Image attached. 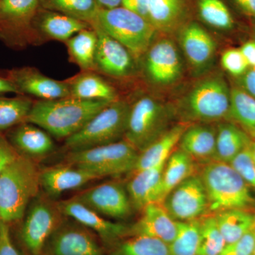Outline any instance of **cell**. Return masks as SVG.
Listing matches in <instances>:
<instances>
[{
	"label": "cell",
	"instance_id": "cell-1",
	"mask_svg": "<svg viewBox=\"0 0 255 255\" xmlns=\"http://www.w3.org/2000/svg\"><path fill=\"white\" fill-rule=\"evenodd\" d=\"M111 102L69 97L33 103L26 123L44 129L58 138L76 133Z\"/></svg>",
	"mask_w": 255,
	"mask_h": 255
},
{
	"label": "cell",
	"instance_id": "cell-2",
	"mask_svg": "<svg viewBox=\"0 0 255 255\" xmlns=\"http://www.w3.org/2000/svg\"><path fill=\"white\" fill-rule=\"evenodd\" d=\"M40 172L31 160L17 156L0 174V215L3 222L22 218L28 204L38 195Z\"/></svg>",
	"mask_w": 255,
	"mask_h": 255
},
{
	"label": "cell",
	"instance_id": "cell-3",
	"mask_svg": "<svg viewBox=\"0 0 255 255\" xmlns=\"http://www.w3.org/2000/svg\"><path fill=\"white\" fill-rule=\"evenodd\" d=\"M200 177L207 194L210 212L247 209L255 205L249 185L229 164L209 161L201 170Z\"/></svg>",
	"mask_w": 255,
	"mask_h": 255
},
{
	"label": "cell",
	"instance_id": "cell-4",
	"mask_svg": "<svg viewBox=\"0 0 255 255\" xmlns=\"http://www.w3.org/2000/svg\"><path fill=\"white\" fill-rule=\"evenodd\" d=\"M91 24L97 25L122 43L135 59L145 54L157 31L145 18L122 6L100 9Z\"/></svg>",
	"mask_w": 255,
	"mask_h": 255
},
{
	"label": "cell",
	"instance_id": "cell-5",
	"mask_svg": "<svg viewBox=\"0 0 255 255\" xmlns=\"http://www.w3.org/2000/svg\"><path fill=\"white\" fill-rule=\"evenodd\" d=\"M130 106L116 100L96 114L82 129L65 139L70 152L119 141L125 136Z\"/></svg>",
	"mask_w": 255,
	"mask_h": 255
},
{
	"label": "cell",
	"instance_id": "cell-6",
	"mask_svg": "<svg viewBox=\"0 0 255 255\" xmlns=\"http://www.w3.org/2000/svg\"><path fill=\"white\" fill-rule=\"evenodd\" d=\"M231 90L223 78L212 76L201 80L184 97L181 115L201 123L219 122L229 117Z\"/></svg>",
	"mask_w": 255,
	"mask_h": 255
},
{
	"label": "cell",
	"instance_id": "cell-7",
	"mask_svg": "<svg viewBox=\"0 0 255 255\" xmlns=\"http://www.w3.org/2000/svg\"><path fill=\"white\" fill-rule=\"evenodd\" d=\"M139 152L127 140L70 152L67 163L93 172L100 178L132 172Z\"/></svg>",
	"mask_w": 255,
	"mask_h": 255
},
{
	"label": "cell",
	"instance_id": "cell-8",
	"mask_svg": "<svg viewBox=\"0 0 255 255\" xmlns=\"http://www.w3.org/2000/svg\"><path fill=\"white\" fill-rule=\"evenodd\" d=\"M172 114L153 97H140L130 106L125 140L140 153L169 130Z\"/></svg>",
	"mask_w": 255,
	"mask_h": 255
},
{
	"label": "cell",
	"instance_id": "cell-9",
	"mask_svg": "<svg viewBox=\"0 0 255 255\" xmlns=\"http://www.w3.org/2000/svg\"><path fill=\"white\" fill-rule=\"evenodd\" d=\"M40 0H0V39L14 48L27 44L36 36L33 23Z\"/></svg>",
	"mask_w": 255,
	"mask_h": 255
},
{
	"label": "cell",
	"instance_id": "cell-10",
	"mask_svg": "<svg viewBox=\"0 0 255 255\" xmlns=\"http://www.w3.org/2000/svg\"><path fill=\"white\" fill-rule=\"evenodd\" d=\"M57 203L38 195L32 201L21 229V239L31 255H42L50 235L63 221Z\"/></svg>",
	"mask_w": 255,
	"mask_h": 255
},
{
	"label": "cell",
	"instance_id": "cell-11",
	"mask_svg": "<svg viewBox=\"0 0 255 255\" xmlns=\"http://www.w3.org/2000/svg\"><path fill=\"white\" fill-rule=\"evenodd\" d=\"M99 236L74 221H62L47 241L42 255H107Z\"/></svg>",
	"mask_w": 255,
	"mask_h": 255
},
{
	"label": "cell",
	"instance_id": "cell-12",
	"mask_svg": "<svg viewBox=\"0 0 255 255\" xmlns=\"http://www.w3.org/2000/svg\"><path fill=\"white\" fill-rule=\"evenodd\" d=\"M177 222L201 219L209 210V201L200 175L192 174L172 189L162 201Z\"/></svg>",
	"mask_w": 255,
	"mask_h": 255
},
{
	"label": "cell",
	"instance_id": "cell-13",
	"mask_svg": "<svg viewBox=\"0 0 255 255\" xmlns=\"http://www.w3.org/2000/svg\"><path fill=\"white\" fill-rule=\"evenodd\" d=\"M99 214L114 219H126L132 214V205L127 187L121 183H102L73 197Z\"/></svg>",
	"mask_w": 255,
	"mask_h": 255
},
{
	"label": "cell",
	"instance_id": "cell-14",
	"mask_svg": "<svg viewBox=\"0 0 255 255\" xmlns=\"http://www.w3.org/2000/svg\"><path fill=\"white\" fill-rule=\"evenodd\" d=\"M97 35L95 68L117 78L132 76L135 71V58L122 43L114 39L98 26L91 24Z\"/></svg>",
	"mask_w": 255,
	"mask_h": 255
},
{
	"label": "cell",
	"instance_id": "cell-15",
	"mask_svg": "<svg viewBox=\"0 0 255 255\" xmlns=\"http://www.w3.org/2000/svg\"><path fill=\"white\" fill-rule=\"evenodd\" d=\"M57 204L63 216L70 218L91 230L107 246H113L117 242L128 237L129 226L108 221L102 215L74 198L60 201Z\"/></svg>",
	"mask_w": 255,
	"mask_h": 255
},
{
	"label": "cell",
	"instance_id": "cell-16",
	"mask_svg": "<svg viewBox=\"0 0 255 255\" xmlns=\"http://www.w3.org/2000/svg\"><path fill=\"white\" fill-rule=\"evenodd\" d=\"M145 70L147 78L157 85H168L182 74V63L175 45L168 39L151 45L145 53Z\"/></svg>",
	"mask_w": 255,
	"mask_h": 255
},
{
	"label": "cell",
	"instance_id": "cell-17",
	"mask_svg": "<svg viewBox=\"0 0 255 255\" xmlns=\"http://www.w3.org/2000/svg\"><path fill=\"white\" fill-rule=\"evenodd\" d=\"M6 78L14 84L21 95H31L41 100H54L70 97L67 81L48 78L38 70L23 67L8 70Z\"/></svg>",
	"mask_w": 255,
	"mask_h": 255
},
{
	"label": "cell",
	"instance_id": "cell-18",
	"mask_svg": "<svg viewBox=\"0 0 255 255\" xmlns=\"http://www.w3.org/2000/svg\"><path fill=\"white\" fill-rule=\"evenodd\" d=\"M142 211L140 219L129 226L128 237L142 236L170 244L177 233V221L171 217L160 203L148 204Z\"/></svg>",
	"mask_w": 255,
	"mask_h": 255
},
{
	"label": "cell",
	"instance_id": "cell-19",
	"mask_svg": "<svg viewBox=\"0 0 255 255\" xmlns=\"http://www.w3.org/2000/svg\"><path fill=\"white\" fill-rule=\"evenodd\" d=\"M99 179L101 178L93 172L68 163L48 167L40 172L41 187L49 198L57 197Z\"/></svg>",
	"mask_w": 255,
	"mask_h": 255
},
{
	"label": "cell",
	"instance_id": "cell-20",
	"mask_svg": "<svg viewBox=\"0 0 255 255\" xmlns=\"http://www.w3.org/2000/svg\"><path fill=\"white\" fill-rule=\"evenodd\" d=\"M179 42L186 58L194 68L203 69L214 58L216 43L213 37L196 23H191L182 28Z\"/></svg>",
	"mask_w": 255,
	"mask_h": 255
},
{
	"label": "cell",
	"instance_id": "cell-21",
	"mask_svg": "<svg viewBox=\"0 0 255 255\" xmlns=\"http://www.w3.org/2000/svg\"><path fill=\"white\" fill-rule=\"evenodd\" d=\"M36 33L56 41L66 42L77 33L91 27L90 23L61 13L40 7L33 23Z\"/></svg>",
	"mask_w": 255,
	"mask_h": 255
},
{
	"label": "cell",
	"instance_id": "cell-22",
	"mask_svg": "<svg viewBox=\"0 0 255 255\" xmlns=\"http://www.w3.org/2000/svg\"><path fill=\"white\" fill-rule=\"evenodd\" d=\"M165 162L156 167L133 172V176L127 185L128 194L133 209L142 210L148 204L155 203Z\"/></svg>",
	"mask_w": 255,
	"mask_h": 255
},
{
	"label": "cell",
	"instance_id": "cell-23",
	"mask_svg": "<svg viewBox=\"0 0 255 255\" xmlns=\"http://www.w3.org/2000/svg\"><path fill=\"white\" fill-rule=\"evenodd\" d=\"M217 129L207 124H196L186 128L179 141L180 149L194 159L214 160Z\"/></svg>",
	"mask_w": 255,
	"mask_h": 255
},
{
	"label": "cell",
	"instance_id": "cell-24",
	"mask_svg": "<svg viewBox=\"0 0 255 255\" xmlns=\"http://www.w3.org/2000/svg\"><path fill=\"white\" fill-rule=\"evenodd\" d=\"M187 127L185 124H177L170 128L162 136L150 144L139 153L135 169L132 172L156 167L163 164L173 152Z\"/></svg>",
	"mask_w": 255,
	"mask_h": 255
},
{
	"label": "cell",
	"instance_id": "cell-25",
	"mask_svg": "<svg viewBox=\"0 0 255 255\" xmlns=\"http://www.w3.org/2000/svg\"><path fill=\"white\" fill-rule=\"evenodd\" d=\"M194 160L180 148L172 152L164 164L155 203L162 204L172 189L194 174Z\"/></svg>",
	"mask_w": 255,
	"mask_h": 255
},
{
	"label": "cell",
	"instance_id": "cell-26",
	"mask_svg": "<svg viewBox=\"0 0 255 255\" xmlns=\"http://www.w3.org/2000/svg\"><path fill=\"white\" fill-rule=\"evenodd\" d=\"M67 82L70 87V97L109 102L119 100L115 89L99 75L90 71H85Z\"/></svg>",
	"mask_w": 255,
	"mask_h": 255
},
{
	"label": "cell",
	"instance_id": "cell-27",
	"mask_svg": "<svg viewBox=\"0 0 255 255\" xmlns=\"http://www.w3.org/2000/svg\"><path fill=\"white\" fill-rule=\"evenodd\" d=\"M11 140L18 150L31 157L46 155L54 149V142L46 132L26 122L15 128Z\"/></svg>",
	"mask_w": 255,
	"mask_h": 255
},
{
	"label": "cell",
	"instance_id": "cell-28",
	"mask_svg": "<svg viewBox=\"0 0 255 255\" xmlns=\"http://www.w3.org/2000/svg\"><path fill=\"white\" fill-rule=\"evenodd\" d=\"M216 129L214 160L229 163L242 150L251 144L249 135L235 124L222 123L219 124Z\"/></svg>",
	"mask_w": 255,
	"mask_h": 255
},
{
	"label": "cell",
	"instance_id": "cell-29",
	"mask_svg": "<svg viewBox=\"0 0 255 255\" xmlns=\"http://www.w3.org/2000/svg\"><path fill=\"white\" fill-rule=\"evenodd\" d=\"M184 0H148V20L156 31L170 32L184 16Z\"/></svg>",
	"mask_w": 255,
	"mask_h": 255
},
{
	"label": "cell",
	"instance_id": "cell-30",
	"mask_svg": "<svg viewBox=\"0 0 255 255\" xmlns=\"http://www.w3.org/2000/svg\"><path fill=\"white\" fill-rule=\"evenodd\" d=\"M214 216L226 245L238 241L254 227L255 214L246 209L225 210Z\"/></svg>",
	"mask_w": 255,
	"mask_h": 255
},
{
	"label": "cell",
	"instance_id": "cell-31",
	"mask_svg": "<svg viewBox=\"0 0 255 255\" xmlns=\"http://www.w3.org/2000/svg\"><path fill=\"white\" fill-rule=\"evenodd\" d=\"M65 43L74 63L85 71L96 70L97 35L92 26L78 32Z\"/></svg>",
	"mask_w": 255,
	"mask_h": 255
},
{
	"label": "cell",
	"instance_id": "cell-32",
	"mask_svg": "<svg viewBox=\"0 0 255 255\" xmlns=\"http://www.w3.org/2000/svg\"><path fill=\"white\" fill-rule=\"evenodd\" d=\"M110 248L108 255H171L169 245L142 236L124 238Z\"/></svg>",
	"mask_w": 255,
	"mask_h": 255
},
{
	"label": "cell",
	"instance_id": "cell-33",
	"mask_svg": "<svg viewBox=\"0 0 255 255\" xmlns=\"http://www.w3.org/2000/svg\"><path fill=\"white\" fill-rule=\"evenodd\" d=\"M229 117L255 138V99L238 87L231 90Z\"/></svg>",
	"mask_w": 255,
	"mask_h": 255
},
{
	"label": "cell",
	"instance_id": "cell-34",
	"mask_svg": "<svg viewBox=\"0 0 255 255\" xmlns=\"http://www.w3.org/2000/svg\"><path fill=\"white\" fill-rule=\"evenodd\" d=\"M41 7L61 13L91 25L100 9L95 0H40Z\"/></svg>",
	"mask_w": 255,
	"mask_h": 255
},
{
	"label": "cell",
	"instance_id": "cell-35",
	"mask_svg": "<svg viewBox=\"0 0 255 255\" xmlns=\"http://www.w3.org/2000/svg\"><path fill=\"white\" fill-rule=\"evenodd\" d=\"M177 233L169 245L171 255H198L200 244V219L177 222Z\"/></svg>",
	"mask_w": 255,
	"mask_h": 255
},
{
	"label": "cell",
	"instance_id": "cell-36",
	"mask_svg": "<svg viewBox=\"0 0 255 255\" xmlns=\"http://www.w3.org/2000/svg\"><path fill=\"white\" fill-rule=\"evenodd\" d=\"M33 102L24 95L0 97V130L11 128L26 122Z\"/></svg>",
	"mask_w": 255,
	"mask_h": 255
},
{
	"label": "cell",
	"instance_id": "cell-37",
	"mask_svg": "<svg viewBox=\"0 0 255 255\" xmlns=\"http://www.w3.org/2000/svg\"><path fill=\"white\" fill-rule=\"evenodd\" d=\"M226 246L215 216L200 219V244L198 255H220Z\"/></svg>",
	"mask_w": 255,
	"mask_h": 255
},
{
	"label": "cell",
	"instance_id": "cell-38",
	"mask_svg": "<svg viewBox=\"0 0 255 255\" xmlns=\"http://www.w3.org/2000/svg\"><path fill=\"white\" fill-rule=\"evenodd\" d=\"M198 9L201 19L209 26L221 30L233 27L232 16L221 0H198Z\"/></svg>",
	"mask_w": 255,
	"mask_h": 255
},
{
	"label": "cell",
	"instance_id": "cell-39",
	"mask_svg": "<svg viewBox=\"0 0 255 255\" xmlns=\"http://www.w3.org/2000/svg\"><path fill=\"white\" fill-rule=\"evenodd\" d=\"M228 164L248 185L255 188V157L251 148V144L242 150Z\"/></svg>",
	"mask_w": 255,
	"mask_h": 255
},
{
	"label": "cell",
	"instance_id": "cell-40",
	"mask_svg": "<svg viewBox=\"0 0 255 255\" xmlns=\"http://www.w3.org/2000/svg\"><path fill=\"white\" fill-rule=\"evenodd\" d=\"M221 62L223 68L236 78H239L250 68L240 48H231L223 52Z\"/></svg>",
	"mask_w": 255,
	"mask_h": 255
},
{
	"label": "cell",
	"instance_id": "cell-41",
	"mask_svg": "<svg viewBox=\"0 0 255 255\" xmlns=\"http://www.w3.org/2000/svg\"><path fill=\"white\" fill-rule=\"evenodd\" d=\"M255 246V233L252 229L238 241L226 245L220 255H252Z\"/></svg>",
	"mask_w": 255,
	"mask_h": 255
},
{
	"label": "cell",
	"instance_id": "cell-42",
	"mask_svg": "<svg viewBox=\"0 0 255 255\" xmlns=\"http://www.w3.org/2000/svg\"><path fill=\"white\" fill-rule=\"evenodd\" d=\"M0 255H21L10 236L8 223L0 221Z\"/></svg>",
	"mask_w": 255,
	"mask_h": 255
},
{
	"label": "cell",
	"instance_id": "cell-43",
	"mask_svg": "<svg viewBox=\"0 0 255 255\" xmlns=\"http://www.w3.org/2000/svg\"><path fill=\"white\" fill-rule=\"evenodd\" d=\"M238 87L255 99V68L250 67L238 78Z\"/></svg>",
	"mask_w": 255,
	"mask_h": 255
},
{
	"label": "cell",
	"instance_id": "cell-44",
	"mask_svg": "<svg viewBox=\"0 0 255 255\" xmlns=\"http://www.w3.org/2000/svg\"><path fill=\"white\" fill-rule=\"evenodd\" d=\"M147 3L148 0H122V6L136 13L149 21Z\"/></svg>",
	"mask_w": 255,
	"mask_h": 255
},
{
	"label": "cell",
	"instance_id": "cell-45",
	"mask_svg": "<svg viewBox=\"0 0 255 255\" xmlns=\"http://www.w3.org/2000/svg\"><path fill=\"white\" fill-rule=\"evenodd\" d=\"M17 155L7 146L0 142V174L2 173L8 166L9 165Z\"/></svg>",
	"mask_w": 255,
	"mask_h": 255
},
{
	"label": "cell",
	"instance_id": "cell-46",
	"mask_svg": "<svg viewBox=\"0 0 255 255\" xmlns=\"http://www.w3.org/2000/svg\"><path fill=\"white\" fill-rule=\"evenodd\" d=\"M240 49L244 55L249 66L255 68V41L246 42Z\"/></svg>",
	"mask_w": 255,
	"mask_h": 255
},
{
	"label": "cell",
	"instance_id": "cell-47",
	"mask_svg": "<svg viewBox=\"0 0 255 255\" xmlns=\"http://www.w3.org/2000/svg\"><path fill=\"white\" fill-rule=\"evenodd\" d=\"M9 93L21 95L14 84L6 78V75H0V95Z\"/></svg>",
	"mask_w": 255,
	"mask_h": 255
},
{
	"label": "cell",
	"instance_id": "cell-48",
	"mask_svg": "<svg viewBox=\"0 0 255 255\" xmlns=\"http://www.w3.org/2000/svg\"><path fill=\"white\" fill-rule=\"evenodd\" d=\"M246 14L255 18V0H234Z\"/></svg>",
	"mask_w": 255,
	"mask_h": 255
},
{
	"label": "cell",
	"instance_id": "cell-49",
	"mask_svg": "<svg viewBox=\"0 0 255 255\" xmlns=\"http://www.w3.org/2000/svg\"><path fill=\"white\" fill-rule=\"evenodd\" d=\"M100 9H110L122 6V0H95Z\"/></svg>",
	"mask_w": 255,
	"mask_h": 255
},
{
	"label": "cell",
	"instance_id": "cell-50",
	"mask_svg": "<svg viewBox=\"0 0 255 255\" xmlns=\"http://www.w3.org/2000/svg\"><path fill=\"white\" fill-rule=\"evenodd\" d=\"M251 148L253 150V154H254L255 157V138L254 141H252Z\"/></svg>",
	"mask_w": 255,
	"mask_h": 255
},
{
	"label": "cell",
	"instance_id": "cell-51",
	"mask_svg": "<svg viewBox=\"0 0 255 255\" xmlns=\"http://www.w3.org/2000/svg\"><path fill=\"white\" fill-rule=\"evenodd\" d=\"M253 229H254V231L255 233V224H254V227H253Z\"/></svg>",
	"mask_w": 255,
	"mask_h": 255
},
{
	"label": "cell",
	"instance_id": "cell-52",
	"mask_svg": "<svg viewBox=\"0 0 255 255\" xmlns=\"http://www.w3.org/2000/svg\"><path fill=\"white\" fill-rule=\"evenodd\" d=\"M255 255V248H254V251H253V255Z\"/></svg>",
	"mask_w": 255,
	"mask_h": 255
},
{
	"label": "cell",
	"instance_id": "cell-53",
	"mask_svg": "<svg viewBox=\"0 0 255 255\" xmlns=\"http://www.w3.org/2000/svg\"><path fill=\"white\" fill-rule=\"evenodd\" d=\"M1 215H0V221H1Z\"/></svg>",
	"mask_w": 255,
	"mask_h": 255
}]
</instances>
